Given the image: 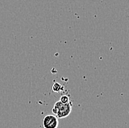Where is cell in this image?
<instances>
[{"label": "cell", "mask_w": 129, "mask_h": 128, "mask_svg": "<svg viewBox=\"0 0 129 128\" xmlns=\"http://www.w3.org/2000/svg\"><path fill=\"white\" fill-rule=\"evenodd\" d=\"M72 106L71 102H69L68 103H62L60 101H57L52 108V113L58 119L66 118L72 111Z\"/></svg>", "instance_id": "obj_1"}, {"label": "cell", "mask_w": 129, "mask_h": 128, "mask_svg": "<svg viewBox=\"0 0 129 128\" xmlns=\"http://www.w3.org/2000/svg\"><path fill=\"white\" fill-rule=\"evenodd\" d=\"M63 89H64V87L62 85H60L59 82H55L52 86V90L54 92H60Z\"/></svg>", "instance_id": "obj_3"}, {"label": "cell", "mask_w": 129, "mask_h": 128, "mask_svg": "<svg viewBox=\"0 0 129 128\" xmlns=\"http://www.w3.org/2000/svg\"><path fill=\"white\" fill-rule=\"evenodd\" d=\"M43 126L44 128H58L59 119L55 115L48 114L43 119Z\"/></svg>", "instance_id": "obj_2"}, {"label": "cell", "mask_w": 129, "mask_h": 128, "mask_svg": "<svg viewBox=\"0 0 129 128\" xmlns=\"http://www.w3.org/2000/svg\"><path fill=\"white\" fill-rule=\"evenodd\" d=\"M59 101L62 102V103H68L70 102V97L68 95H62L60 97Z\"/></svg>", "instance_id": "obj_4"}]
</instances>
